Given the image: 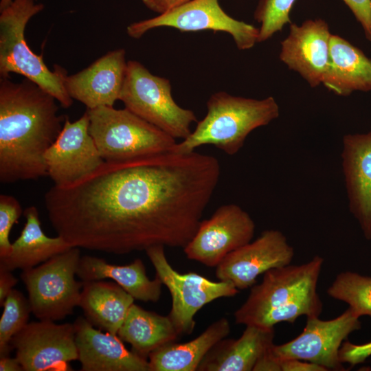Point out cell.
I'll return each mask as SVG.
<instances>
[{"label": "cell", "mask_w": 371, "mask_h": 371, "mask_svg": "<svg viewBox=\"0 0 371 371\" xmlns=\"http://www.w3.org/2000/svg\"><path fill=\"white\" fill-rule=\"evenodd\" d=\"M213 156L173 150L104 161L45 194L49 220L72 247L123 255L162 245L184 248L219 181Z\"/></svg>", "instance_id": "obj_1"}, {"label": "cell", "mask_w": 371, "mask_h": 371, "mask_svg": "<svg viewBox=\"0 0 371 371\" xmlns=\"http://www.w3.org/2000/svg\"><path fill=\"white\" fill-rule=\"evenodd\" d=\"M56 98L34 82L0 80V181L11 183L48 176L45 154L65 118Z\"/></svg>", "instance_id": "obj_2"}, {"label": "cell", "mask_w": 371, "mask_h": 371, "mask_svg": "<svg viewBox=\"0 0 371 371\" xmlns=\"http://www.w3.org/2000/svg\"><path fill=\"white\" fill-rule=\"evenodd\" d=\"M324 258L271 269L251 287L245 302L234 312L237 324L272 328L280 322L294 323L300 316L319 317L323 304L317 283Z\"/></svg>", "instance_id": "obj_3"}, {"label": "cell", "mask_w": 371, "mask_h": 371, "mask_svg": "<svg viewBox=\"0 0 371 371\" xmlns=\"http://www.w3.org/2000/svg\"><path fill=\"white\" fill-rule=\"evenodd\" d=\"M205 116L195 129L173 150L188 153L205 144L214 145L226 154H236L248 135L279 117L280 108L272 96L262 100L232 95L219 91L207 102Z\"/></svg>", "instance_id": "obj_4"}, {"label": "cell", "mask_w": 371, "mask_h": 371, "mask_svg": "<svg viewBox=\"0 0 371 371\" xmlns=\"http://www.w3.org/2000/svg\"><path fill=\"white\" fill-rule=\"evenodd\" d=\"M44 8L34 0H13L0 10V76L14 73L34 82L54 96L63 108H69L73 99L68 94L64 79L67 71L56 65L52 71L41 56L27 45L25 30L27 22Z\"/></svg>", "instance_id": "obj_5"}, {"label": "cell", "mask_w": 371, "mask_h": 371, "mask_svg": "<svg viewBox=\"0 0 371 371\" xmlns=\"http://www.w3.org/2000/svg\"><path fill=\"white\" fill-rule=\"evenodd\" d=\"M89 133L104 161H122L172 150L175 138L131 111L87 109Z\"/></svg>", "instance_id": "obj_6"}, {"label": "cell", "mask_w": 371, "mask_h": 371, "mask_svg": "<svg viewBox=\"0 0 371 371\" xmlns=\"http://www.w3.org/2000/svg\"><path fill=\"white\" fill-rule=\"evenodd\" d=\"M80 248L72 247L41 265L23 270L32 313L38 320L60 321L78 306L84 282L75 278Z\"/></svg>", "instance_id": "obj_7"}, {"label": "cell", "mask_w": 371, "mask_h": 371, "mask_svg": "<svg viewBox=\"0 0 371 371\" xmlns=\"http://www.w3.org/2000/svg\"><path fill=\"white\" fill-rule=\"evenodd\" d=\"M120 100L126 109L175 139L186 138L191 124L197 122L192 111L175 102L170 80L151 74L136 60L127 62Z\"/></svg>", "instance_id": "obj_8"}, {"label": "cell", "mask_w": 371, "mask_h": 371, "mask_svg": "<svg viewBox=\"0 0 371 371\" xmlns=\"http://www.w3.org/2000/svg\"><path fill=\"white\" fill-rule=\"evenodd\" d=\"M164 247L155 245L145 251L155 268V276L170 293L172 306L168 317L179 335H190L199 310L216 299L234 297L239 290L229 282L212 281L193 272L179 273L167 260Z\"/></svg>", "instance_id": "obj_9"}, {"label": "cell", "mask_w": 371, "mask_h": 371, "mask_svg": "<svg viewBox=\"0 0 371 371\" xmlns=\"http://www.w3.org/2000/svg\"><path fill=\"white\" fill-rule=\"evenodd\" d=\"M170 27L181 32L212 30L229 34L240 50L251 49L258 43L259 28L230 16L219 0H192L157 16L128 25L127 34L142 37L150 30Z\"/></svg>", "instance_id": "obj_10"}, {"label": "cell", "mask_w": 371, "mask_h": 371, "mask_svg": "<svg viewBox=\"0 0 371 371\" xmlns=\"http://www.w3.org/2000/svg\"><path fill=\"white\" fill-rule=\"evenodd\" d=\"M302 332L293 339L274 344L271 352L278 359H295L312 362L328 370H345L339 360L342 343L350 334L361 328L359 317L350 308L329 320L319 317H306Z\"/></svg>", "instance_id": "obj_11"}, {"label": "cell", "mask_w": 371, "mask_h": 371, "mask_svg": "<svg viewBox=\"0 0 371 371\" xmlns=\"http://www.w3.org/2000/svg\"><path fill=\"white\" fill-rule=\"evenodd\" d=\"M10 344L23 371L68 370L69 362L78 359L74 323H27Z\"/></svg>", "instance_id": "obj_12"}, {"label": "cell", "mask_w": 371, "mask_h": 371, "mask_svg": "<svg viewBox=\"0 0 371 371\" xmlns=\"http://www.w3.org/2000/svg\"><path fill=\"white\" fill-rule=\"evenodd\" d=\"M254 232V221L240 206L221 205L201 221L183 251L189 260L217 267L229 253L251 242Z\"/></svg>", "instance_id": "obj_13"}, {"label": "cell", "mask_w": 371, "mask_h": 371, "mask_svg": "<svg viewBox=\"0 0 371 371\" xmlns=\"http://www.w3.org/2000/svg\"><path fill=\"white\" fill-rule=\"evenodd\" d=\"M293 248L279 230L267 229L254 241L229 253L216 267L218 280L233 284L238 290L251 287L267 271L291 264Z\"/></svg>", "instance_id": "obj_14"}, {"label": "cell", "mask_w": 371, "mask_h": 371, "mask_svg": "<svg viewBox=\"0 0 371 371\" xmlns=\"http://www.w3.org/2000/svg\"><path fill=\"white\" fill-rule=\"evenodd\" d=\"M45 161L47 175L56 186L73 183L104 162L89 133L87 110L75 122L65 118L60 134L45 154Z\"/></svg>", "instance_id": "obj_15"}, {"label": "cell", "mask_w": 371, "mask_h": 371, "mask_svg": "<svg viewBox=\"0 0 371 371\" xmlns=\"http://www.w3.org/2000/svg\"><path fill=\"white\" fill-rule=\"evenodd\" d=\"M331 35L328 23L321 19H308L300 25L291 23L281 42L280 59L316 87L322 84L329 65Z\"/></svg>", "instance_id": "obj_16"}, {"label": "cell", "mask_w": 371, "mask_h": 371, "mask_svg": "<svg viewBox=\"0 0 371 371\" xmlns=\"http://www.w3.org/2000/svg\"><path fill=\"white\" fill-rule=\"evenodd\" d=\"M127 62L126 52L118 49L109 52L88 67L70 76L64 85L69 96L87 106H113L120 100L124 85Z\"/></svg>", "instance_id": "obj_17"}, {"label": "cell", "mask_w": 371, "mask_h": 371, "mask_svg": "<svg viewBox=\"0 0 371 371\" xmlns=\"http://www.w3.org/2000/svg\"><path fill=\"white\" fill-rule=\"evenodd\" d=\"M82 371H150L149 362L124 346L116 335L96 329L85 317L74 322Z\"/></svg>", "instance_id": "obj_18"}, {"label": "cell", "mask_w": 371, "mask_h": 371, "mask_svg": "<svg viewBox=\"0 0 371 371\" xmlns=\"http://www.w3.org/2000/svg\"><path fill=\"white\" fill-rule=\"evenodd\" d=\"M341 159L350 211L371 240V131L344 135Z\"/></svg>", "instance_id": "obj_19"}, {"label": "cell", "mask_w": 371, "mask_h": 371, "mask_svg": "<svg viewBox=\"0 0 371 371\" xmlns=\"http://www.w3.org/2000/svg\"><path fill=\"white\" fill-rule=\"evenodd\" d=\"M274 327L247 325L238 339H223L201 362L197 371H253L274 345Z\"/></svg>", "instance_id": "obj_20"}, {"label": "cell", "mask_w": 371, "mask_h": 371, "mask_svg": "<svg viewBox=\"0 0 371 371\" xmlns=\"http://www.w3.org/2000/svg\"><path fill=\"white\" fill-rule=\"evenodd\" d=\"M322 84L341 96L371 91V58L346 39L332 34L330 61Z\"/></svg>", "instance_id": "obj_21"}, {"label": "cell", "mask_w": 371, "mask_h": 371, "mask_svg": "<svg viewBox=\"0 0 371 371\" xmlns=\"http://www.w3.org/2000/svg\"><path fill=\"white\" fill-rule=\"evenodd\" d=\"M77 276L82 282L110 279L135 300L144 302L155 303L161 294V281L157 276L153 280L149 279L139 258L126 265H115L99 257L83 256L79 262Z\"/></svg>", "instance_id": "obj_22"}, {"label": "cell", "mask_w": 371, "mask_h": 371, "mask_svg": "<svg viewBox=\"0 0 371 371\" xmlns=\"http://www.w3.org/2000/svg\"><path fill=\"white\" fill-rule=\"evenodd\" d=\"M25 223L10 253L0 258V269L14 271L36 267L72 247L60 236L49 237L43 232L38 211L29 206L23 212Z\"/></svg>", "instance_id": "obj_23"}, {"label": "cell", "mask_w": 371, "mask_h": 371, "mask_svg": "<svg viewBox=\"0 0 371 371\" xmlns=\"http://www.w3.org/2000/svg\"><path fill=\"white\" fill-rule=\"evenodd\" d=\"M135 299L116 282H84L78 306L94 327L116 335Z\"/></svg>", "instance_id": "obj_24"}, {"label": "cell", "mask_w": 371, "mask_h": 371, "mask_svg": "<svg viewBox=\"0 0 371 371\" xmlns=\"http://www.w3.org/2000/svg\"><path fill=\"white\" fill-rule=\"evenodd\" d=\"M228 319L222 317L211 324L196 338L185 343L166 344L150 353V371H197L211 348L230 333Z\"/></svg>", "instance_id": "obj_25"}, {"label": "cell", "mask_w": 371, "mask_h": 371, "mask_svg": "<svg viewBox=\"0 0 371 371\" xmlns=\"http://www.w3.org/2000/svg\"><path fill=\"white\" fill-rule=\"evenodd\" d=\"M117 335L132 350L147 359L158 348L176 341L179 334L168 315L149 311L133 303Z\"/></svg>", "instance_id": "obj_26"}, {"label": "cell", "mask_w": 371, "mask_h": 371, "mask_svg": "<svg viewBox=\"0 0 371 371\" xmlns=\"http://www.w3.org/2000/svg\"><path fill=\"white\" fill-rule=\"evenodd\" d=\"M327 293L348 304L359 317H371V277L350 271L341 272L328 288Z\"/></svg>", "instance_id": "obj_27"}, {"label": "cell", "mask_w": 371, "mask_h": 371, "mask_svg": "<svg viewBox=\"0 0 371 371\" xmlns=\"http://www.w3.org/2000/svg\"><path fill=\"white\" fill-rule=\"evenodd\" d=\"M0 319V356L10 355L13 350L10 341L12 337L28 323L32 313L28 298L13 289L7 295Z\"/></svg>", "instance_id": "obj_28"}, {"label": "cell", "mask_w": 371, "mask_h": 371, "mask_svg": "<svg viewBox=\"0 0 371 371\" xmlns=\"http://www.w3.org/2000/svg\"><path fill=\"white\" fill-rule=\"evenodd\" d=\"M296 0H260L254 11L255 20L260 23L258 42H264L284 25L291 23L290 12Z\"/></svg>", "instance_id": "obj_29"}, {"label": "cell", "mask_w": 371, "mask_h": 371, "mask_svg": "<svg viewBox=\"0 0 371 371\" xmlns=\"http://www.w3.org/2000/svg\"><path fill=\"white\" fill-rule=\"evenodd\" d=\"M23 213L20 202L8 194L0 195V258L7 256L11 251L10 232Z\"/></svg>", "instance_id": "obj_30"}, {"label": "cell", "mask_w": 371, "mask_h": 371, "mask_svg": "<svg viewBox=\"0 0 371 371\" xmlns=\"http://www.w3.org/2000/svg\"><path fill=\"white\" fill-rule=\"evenodd\" d=\"M339 356L343 364L348 363L354 366L363 363L371 357V341L355 344L346 340L341 346Z\"/></svg>", "instance_id": "obj_31"}, {"label": "cell", "mask_w": 371, "mask_h": 371, "mask_svg": "<svg viewBox=\"0 0 371 371\" xmlns=\"http://www.w3.org/2000/svg\"><path fill=\"white\" fill-rule=\"evenodd\" d=\"M361 24L366 38L371 42V0H342Z\"/></svg>", "instance_id": "obj_32"}, {"label": "cell", "mask_w": 371, "mask_h": 371, "mask_svg": "<svg viewBox=\"0 0 371 371\" xmlns=\"http://www.w3.org/2000/svg\"><path fill=\"white\" fill-rule=\"evenodd\" d=\"M281 371H328L320 365L295 359H279Z\"/></svg>", "instance_id": "obj_33"}, {"label": "cell", "mask_w": 371, "mask_h": 371, "mask_svg": "<svg viewBox=\"0 0 371 371\" xmlns=\"http://www.w3.org/2000/svg\"><path fill=\"white\" fill-rule=\"evenodd\" d=\"M145 6L158 14L166 12L174 8L192 0H142Z\"/></svg>", "instance_id": "obj_34"}, {"label": "cell", "mask_w": 371, "mask_h": 371, "mask_svg": "<svg viewBox=\"0 0 371 371\" xmlns=\"http://www.w3.org/2000/svg\"><path fill=\"white\" fill-rule=\"evenodd\" d=\"M19 280L16 278L11 271L0 269V306H2L3 302L17 284Z\"/></svg>", "instance_id": "obj_35"}, {"label": "cell", "mask_w": 371, "mask_h": 371, "mask_svg": "<svg viewBox=\"0 0 371 371\" xmlns=\"http://www.w3.org/2000/svg\"><path fill=\"white\" fill-rule=\"evenodd\" d=\"M271 348L260 359L253 371H281L280 361L273 356Z\"/></svg>", "instance_id": "obj_36"}, {"label": "cell", "mask_w": 371, "mask_h": 371, "mask_svg": "<svg viewBox=\"0 0 371 371\" xmlns=\"http://www.w3.org/2000/svg\"><path fill=\"white\" fill-rule=\"evenodd\" d=\"M0 371H23V368L15 357L10 355L0 356Z\"/></svg>", "instance_id": "obj_37"}, {"label": "cell", "mask_w": 371, "mask_h": 371, "mask_svg": "<svg viewBox=\"0 0 371 371\" xmlns=\"http://www.w3.org/2000/svg\"><path fill=\"white\" fill-rule=\"evenodd\" d=\"M13 0H1L0 1V10L4 9L9 5Z\"/></svg>", "instance_id": "obj_38"}]
</instances>
